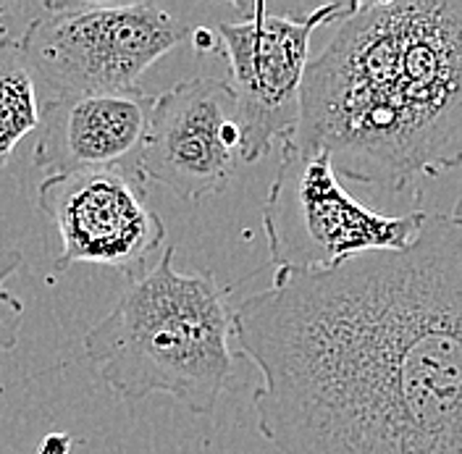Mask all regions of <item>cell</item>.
<instances>
[{"label":"cell","mask_w":462,"mask_h":454,"mask_svg":"<svg viewBox=\"0 0 462 454\" xmlns=\"http://www.w3.org/2000/svg\"><path fill=\"white\" fill-rule=\"evenodd\" d=\"M231 337L282 454H462L460 202L404 250L276 271L231 310Z\"/></svg>","instance_id":"6da1fadb"},{"label":"cell","mask_w":462,"mask_h":454,"mask_svg":"<svg viewBox=\"0 0 462 454\" xmlns=\"http://www.w3.org/2000/svg\"><path fill=\"white\" fill-rule=\"evenodd\" d=\"M402 192L462 161V0L355 3L308 69L282 140Z\"/></svg>","instance_id":"7a4b0ae2"},{"label":"cell","mask_w":462,"mask_h":454,"mask_svg":"<svg viewBox=\"0 0 462 454\" xmlns=\"http://www.w3.org/2000/svg\"><path fill=\"white\" fill-rule=\"evenodd\" d=\"M173 245L129 279L111 312L85 334V355L116 397L166 394L213 415L234 373L231 310L213 273L176 271Z\"/></svg>","instance_id":"3957f363"},{"label":"cell","mask_w":462,"mask_h":454,"mask_svg":"<svg viewBox=\"0 0 462 454\" xmlns=\"http://www.w3.org/2000/svg\"><path fill=\"white\" fill-rule=\"evenodd\" d=\"M192 32L163 3H45L19 45L48 95L129 92Z\"/></svg>","instance_id":"277c9868"},{"label":"cell","mask_w":462,"mask_h":454,"mask_svg":"<svg viewBox=\"0 0 462 454\" xmlns=\"http://www.w3.org/2000/svg\"><path fill=\"white\" fill-rule=\"evenodd\" d=\"M429 213H378L342 187L326 153L282 144V163L263 205V234L276 271H326L346 260L404 250Z\"/></svg>","instance_id":"5b68a950"},{"label":"cell","mask_w":462,"mask_h":454,"mask_svg":"<svg viewBox=\"0 0 462 454\" xmlns=\"http://www.w3.org/2000/svg\"><path fill=\"white\" fill-rule=\"evenodd\" d=\"M355 0L326 3L300 16H276L265 3H234V22L216 27V53L229 63L236 100L239 158L258 163L273 143L291 134L300 116V89L310 63V40L337 24Z\"/></svg>","instance_id":"8992f818"},{"label":"cell","mask_w":462,"mask_h":454,"mask_svg":"<svg viewBox=\"0 0 462 454\" xmlns=\"http://www.w3.org/2000/svg\"><path fill=\"white\" fill-rule=\"evenodd\" d=\"M37 208L60 236L56 271L87 263L132 279L147 271V260L166 242V227L137 166L45 176Z\"/></svg>","instance_id":"52a82bcc"},{"label":"cell","mask_w":462,"mask_h":454,"mask_svg":"<svg viewBox=\"0 0 462 454\" xmlns=\"http://www.w3.org/2000/svg\"><path fill=\"white\" fill-rule=\"evenodd\" d=\"M239 155L236 100L229 82L198 77L152 97L134 166L184 202L226 190Z\"/></svg>","instance_id":"ba28073f"},{"label":"cell","mask_w":462,"mask_h":454,"mask_svg":"<svg viewBox=\"0 0 462 454\" xmlns=\"http://www.w3.org/2000/svg\"><path fill=\"white\" fill-rule=\"evenodd\" d=\"M150 108L152 95L143 89L42 97L34 169L56 176L134 166Z\"/></svg>","instance_id":"9c48e42d"},{"label":"cell","mask_w":462,"mask_h":454,"mask_svg":"<svg viewBox=\"0 0 462 454\" xmlns=\"http://www.w3.org/2000/svg\"><path fill=\"white\" fill-rule=\"evenodd\" d=\"M40 85L19 40L0 37V171L19 143L37 132Z\"/></svg>","instance_id":"30bf717a"},{"label":"cell","mask_w":462,"mask_h":454,"mask_svg":"<svg viewBox=\"0 0 462 454\" xmlns=\"http://www.w3.org/2000/svg\"><path fill=\"white\" fill-rule=\"evenodd\" d=\"M19 268H24L22 250H0V355L19 344L24 326V302L5 286L14 273H19Z\"/></svg>","instance_id":"8fae6325"},{"label":"cell","mask_w":462,"mask_h":454,"mask_svg":"<svg viewBox=\"0 0 462 454\" xmlns=\"http://www.w3.org/2000/svg\"><path fill=\"white\" fill-rule=\"evenodd\" d=\"M71 452V436L69 433H48L40 447L37 454H69Z\"/></svg>","instance_id":"7c38bea8"},{"label":"cell","mask_w":462,"mask_h":454,"mask_svg":"<svg viewBox=\"0 0 462 454\" xmlns=\"http://www.w3.org/2000/svg\"><path fill=\"white\" fill-rule=\"evenodd\" d=\"M0 37H5V5L0 3Z\"/></svg>","instance_id":"4fadbf2b"}]
</instances>
